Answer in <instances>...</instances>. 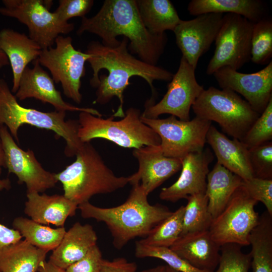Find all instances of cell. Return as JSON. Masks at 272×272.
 I'll use <instances>...</instances> for the list:
<instances>
[{"label":"cell","mask_w":272,"mask_h":272,"mask_svg":"<svg viewBox=\"0 0 272 272\" xmlns=\"http://www.w3.org/2000/svg\"><path fill=\"white\" fill-rule=\"evenodd\" d=\"M165 272H179V271L172 268L170 266L166 265V271H165Z\"/></svg>","instance_id":"47"},{"label":"cell","mask_w":272,"mask_h":272,"mask_svg":"<svg viewBox=\"0 0 272 272\" xmlns=\"http://www.w3.org/2000/svg\"><path fill=\"white\" fill-rule=\"evenodd\" d=\"M223 14L207 13L181 20L173 32L183 56L195 70L199 58L210 48L220 28Z\"/></svg>","instance_id":"16"},{"label":"cell","mask_w":272,"mask_h":272,"mask_svg":"<svg viewBox=\"0 0 272 272\" xmlns=\"http://www.w3.org/2000/svg\"><path fill=\"white\" fill-rule=\"evenodd\" d=\"M85 32L95 34L106 46H118V36L129 41L128 49L133 55L147 63L157 65L163 54L168 38L166 33L151 34L140 16L137 0H105L94 16L82 18L77 34Z\"/></svg>","instance_id":"2"},{"label":"cell","mask_w":272,"mask_h":272,"mask_svg":"<svg viewBox=\"0 0 272 272\" xmlns=\"http://www.w3.org/2000/svg\"><path fill=\"white\" fill-rule=\"evenodd\" d=\"M141 119L151 127L160 139V147L167 157L181 159L188 154L202 151L212 122L195 116L188 121L174 116L163 119Z\"/></svg>","instance_id":"9"},{"label":"cell","mask_w":272,"mask_h":272,"mask_svg":"<svg viewBox=\"0 0 272 272\" xmlns=\"http://www.w3.org/2000/svg\"><path fill=\"white\" fill-rule=\"evenodd\" d=\"M132 154L139 169L129 184L140 183L148 194L181 169V159L165 156L160 145L134 149Z\"/></svg>","instance_id":"19"},{"label":"cell","mask_w":272,"mask_h":272,"mask_svg":"<svg viewBox=\"0 0 272 272\" xmlns=\"http://www.w3.org/2000/svg\"><path fill=\"white\" fill-rule=\"evenodd\" d=\"M128 40L123 37L120 44L114 47L103 45L97 41L90 42L86 53L91 55L88 62L93 70L90 85L97 89L95 102L104 105L116 97L119 101L118 109L112 116L123 118V93L130 84L129 80L138 76L150 86L155 100V81H170L173 74L169 71L146 63L137 58L128 49Z\"/></svg>","instance_id":"1"},{"label":"cell","mask_w":272,"mask_h":272,"mask_svg":"<svg viewBox=\"0 0 272 272\" xmlns=\"http://www.w3.org/2000/svg\"><path fill=\"white\" fill-rule=\"evenodd\" d=\"M241 247L236 244L220 246L219 263L213 272H248L251 267V254L242 252Z\"/></svg>","instance_id":"35"},{"label":"cell","mask_w":272,"mask_h":272,"mask_svg":"<svg viewBox=\"0 0 272 272\" xmlns=\"http://www.w3.org/2000/svg\"><path fill=\"white\" fill-rule=\"evenodd\" d=\"M166 265H159L156 267L137 272H165Z\"/></svg>","instance_id":"45"},{"label":"cell","mask_w":272,"mask_h":272,"mask_svg":"<svg viewBox=\"0 0 272 272\" xmlns=\"http://www.w3.org/2000/svg\"><path fill=\"white\" fill-rule=\"evenodd\" d=\"M213 158L209 149L188 154L182 158L179 177L171 185L161 189L160 198L176 202L193 194L205 193L209 166Z\"/></svg>","instance_id":"18"},{"label":"cell","mask_w":272,"mask_h":272,"mask_svg":"<svg viewBox=\"0 0 272 272\" xmlns=\"http://www.w3.org/2000/svg\"><path fill=\"white\" fill-rule=\"evenodd\" d=\"M24 212L31 220L43 225L63 227L69 217L75 215L78 205L63 195L27 192Z\"/></svg>","instance_id":"22"},{"label":"cell","mask_w":272,"mask_h":272,"mask_svg":"<svg viewBox=\"0 0 272 272\" xmlns=\"http://www.w3.org/2000/svg\"><path fill=\"white\" fill-rule=\"evenodd\" d=\"M0 14L14 18L27 26L28 36L43 49L52 47L60 34H67L74 24L60 21L49 10L52 1L3 0Z\"/></svg>","instance_id":"8"},{"label":"cell","mask_w":272,"mask_h":272,"mask_svg":"<svg viewBox=\"0 0 272 272\" xmlns=\"http://www.w3.org/2000/svg\"><path fill=\"white\" fill-rule=\"evenodd\" d=\"M93 4V0H59L58 6L53 13L60 21L67 22L73 17H86Z\"/></svg>","instance_id":"39"},{"label":"cell","mask_w":272,"mask_h":272,"mask_svg":"<svg viewBox=\"0 0 272 272\" xmlns=\"http://www.w3.org/2000/svg\"><path fill=\"white\" fill-rule=\"evenodd\" d=\"M137 3L144 25L153 35L173 32L182 20L169 0H137Z\"/></svg>","instance_id":"28"},{"label":"cell","mask_w":272,"mask_h":272,"mask_svg":"<svg viewBox=\"0 0 272 272\" xmlns=\"http://www.w3.org/2000/svg\"><path fill=\"white\" fill-rule=\"evenodd\" d=\"M139 109L129 107L125 116L114 120L112 115L103 118L86 112H80L78 135L82 143L101 138L125 148L138 149L146 146L160 145L158 134L141 119Z\"/></svg>","instance_id":"6"},{"label":"cell","mask_w":272,"mask_h":272,"mask_svg":"<svg viewBox=\"0 0 272 272\" xmlns=\"http://www.w3.org/2000/svg\"><path fill=\"white\" fill-rule=\"evenodd\" d=\"M217 162L243 180L254 177L248 148L240 140H231L211 125L206 137Z\"/></svg>","instance_id":"21"},{"label":"cell","mask_w":272,"mask_h":272,"mask_svg":"<svg viewBox=\"0 0 272 272\" xmlns=\"http://www.w3.org/2000/svg\"><path fill=\"white\" fill-rule=\"evenodd\" d=\"M272 140V98L241 141L248 149Z\"/></svg>","instance_id":"36"},{"label":"cell","mask_w":272,"mask_h":272,"mask_svg":"<svg viewBox=\"0 0 272 272\" xmlns=\"http://www.w3.org/2000/svg\"><path fill=\"white\" fill-rule=\"evenodd\" d=\"M98 237L90 224L77 222L66 231L59 245L53 250L48 262L65 270L82 258L95 245Z\"/></svg>","instance_id":"24"},{"label":"cell","mask_w":272,"mask_h":272,"mask_svg":"<svg viewBox=\"0 0 272 272\" xmlns=\"http://www.w3.org/2000/svg\"><path fill=\"white\" fill-rule=\"evenodd\" d=\"M137 264L128 261L124 257H118L112 260L103 259L100 272H137Z\"/></svg>","instance_id":"42"},{"label":"cell","mask_w":272,"mask_h":272,"mask_svg":"<svg viewBox=\"0 0 272 272\" xmlns=\"http://www.w3.org/2000/svg\"><path fill=\"white\" fill-rule=\"evenodd\" d=\"M191 108L195 116L216 122L228 135L240 141L260 115L236 93L212 86L203 91Z\"/></svg>","instance_id":"7"},{"label":"cell","mask_w":272,"mask_h":272,"mask_svg":"<svg viewBox=\"0 0 272 272\" xmlns=\"http://www.w3.org/2000/svg\"><path fill=\"white\" fill-rule=\"evenodd\" d=\"M72 41L70 36L59 35L55 40V47L42 50L37 60L50 71L54 83L61 84L64 95L80 104L81 79L85 75V62L91 55L76 49Z\"/></svg>","instance_id":"10"},{"label":"cell","mask_w":272,"mask_h":272,"mask_svg":"<svg viewBox=\"0 0 272 272\" xmlns=\"http://www.w3.org/2000/svg\"><path fill=\"white\" fill-rule=\"evenodd\" d=\"M184 206L182 230L180 235L208 230L213 218L208 210V198L206 193L189 196Z\"/></svg>","instance_id":"32"},{"label":"cell","mask_w":272,"mask_h":272,"mask_svg":"<svg viewBox=\"0 0 272 272\" xmlns=\"http://www.w3.org/2000/svg\"><path fill=\"white\" fill-rule=\"evenodd\" d=\"M249 242L252 272H272V215L266 211L259 216Z\"/></svg>","instance_id":"29"},{"label":"cell","mask_w":272,"mask_h":272,"mask_svg":"<svg viewBox=\"0 0 272 272\" xmlns=\"http://www.w3.org/2000/svg\"><path fill=\"white\" fill-rule=\"evenodd\" d=\"M13 226L30 244L48 251L59 245L66 232L64 227L52 228L21 217L14 220Z\"/></svg>","instance_id":"30"},{"label":"cell","mask_w":272,"mask_h":272,"mask_svg":"<svg viewBox=\"0 0 272 272\" xmlns=\"http://www.w3.org/2000/svg\"><path fill=\"white\" fill-rule=\"evenodd\" d=\"M272 57V20L267 16L253 23L251 39V61L267 65Z\"/></svg>","instance_id":"33"},{"label":"cell","mask_w":272,"mask_h":272,"mask_svg":"<svg viewBox=\"0 0 272 272\" xmlns=\"http://www.w3.org/2000/svg\"><path fill=\"white\" fill-rule=\"evenodd\" d=\"M39 272H65V270L60 269L50 263L48 261H42L38 269Z\"/></svg>","instance_id":"43"},{"label":"cell","mask_w":272,"mask_h":272,"mask_svg":"<svg viewBox=\"0 0 272 272\" xmlns=\"http://www.w3.org/2000/svg\"><path fill=\"white\" fill-rule=\"evenodd\" d=\"M0 48L11 65L13 77L11 91L16 93L24 70L30 62L38 58L42 49L25 33L8 28L0 31Z\"/></svg>","instance_id":"23"},{"label":"cell","mask_w":272,"mask_h":272,"mask_svg":"<svg viewBox=\"0 0 272 272\" xmlns=\"http://www.w3.org/2000/svg\"><path fill=\"white\" fill-rule=\"evenodd\" d=\"M184 209V206L180 207L139 241L149 246L170 248L181 233Z\"/></svg>","instance_id":"31"},{"label":"cell","mask_w":272,"mask_h":272,"mask_svg":"<svg viewBox=\"0 0 272 272\" xmlns=\"http://www.w3.org/2000/svg\"><path fill=\"white\" fill-rule=\"evenodd\" d=\"M213 75L222 89L241 95L260 114L272 98V61L258 72L245 74L224 66Z\"/></svg>","instance_id":"15"},{"label":"cell","mask_w":272,"mask_h":272,"mask_svg":"<svg viewBox=\"0 0 272 272\" xmlns=\"http://www.w3.org/2000/svg\"><path fill=\"white\" fill-rule=\"evenodd\" d=\"M66 112H43L21 106L7 82L0 79V124L5 125L16 142L19 143L18 130L24 124L50 130L62 138L66 143L64 153L73 157L84 143L79 139L78 120H65Z\"/></svg>","instance_id":"5"},{"label":"cell","mask_w":272,"mask_h":272,"mask_svg":"<svg viewBox=\"0 0 272 272\" xmlns=\"http://www.w3.org/2000/svg\"><path fill=\"white\" fill-rule=\"evenodd\" d=\"M49 251L25 240L0 248V272H36Z\"/></svg>","instance_id":"27"},{"label":"cell","mask_w":272,"mask_h":272,"mask_svg":"<svg viewBox=\"0 0 272 272\" xmlns=\"http://www.w3.org/2000/svg\"><path fill=\"white\" fill-rule=\"evenodd\" d=\"M170 248L197 269L213 272L218 266L220 246L208 230L180 235Z\"/></svg>","instance_id":"20"},{"label":"cell","mask_w":272,"mask_h":272,"mask_svg":"<svg viewBox=\"0 0 272 272\" xmlns=\"http://www.w3.org/2000/svg\"><path fill=\"white\" fill-rule=\"evenodd\" d=\"M15 96L20 101L35 98L44 103L51 104L57 111L86 112L99 117L102 116L95 109L79 107L64 101L61 92L56 89L52 77L42 68L37 59L33 61L32 68L27 66L24 70Z\"/></svg>","instance_id":"17"},{"label":"cell","mask_w":272,"mask_h":272,"mask_svg":"<svg viewBox=\"0 0 272 272\" xmlns=\"http://www.w3.org/2000/svg\"><path fill=\"white\" fill-rule=\"evenodd\" d=\"M250 163L254 177L272 179V143L248 149Z\"/></svg>","instance_id":"37"},{"label":"cell","mask_w":272,"mask_h":272,"mask_svg":"<svg viewBox=\"0 0 272 272\" xmlns=\"http://www.w3.org/2000/svg\"><path fill=\"white\" fill-rule=\"evenodd\" d=\"M0 137L5 156V168L14 174L27 192H43L58 182L55 173L45 170L31 150L25 151L16 143L8 128L0 124Z\"/></svg>","instance_id":"14"},{"label":"cell","mask_w":272,"mask_h":272,"mask_svg":"<svg viewBox=\"0 0 272 272\" xmlns=\"http://www.w3.org/2000/svg\"><path fill=\"white\" fill-rule=\"evenodd\" d=\"M11 182L9 179L0 180V190L9 189ZM22 237L20 233L14 229L9 228L0 223V248L20 241Z\"/></svg>","instance_id":"41"},{"label":"cell","mask_w":272,"mask_h":272,"mask_svg":"<svg viewBox=\"0 0 272 272\" xmlns=\"http://www.w3.org/2000/svg\"><path fill=\"white\" fill-rule=\"evenodd\" d=\"M102 253L97 245L93 246L79 261L65 269V272H100L103 260Z\"/></svg>","instance_id":"40"},{"label":"cell","mask_w":272,"mask_h":272,"mask_svg":"<svg viewBox=\"0 0 272 272\" xmlns=\"http://www.w3.org/2000/svg\"><path fill=\"white\" fill-rule=\"evenodd\" d=\"M267 6L261 0H192L187 11L192 16L207 13L234 14L253 23L267 16Z\"/></svg>","instance_id":"25"},{"label":"cell","mask_w":272,"mask_h":272,"mask_svg":"<svg viewBox=\"0 0 272 272\" xmlns=\"http://www.w3.org/2000/svg\"><path fill=\"white\" fill-rule=\"evenodd\" d=\"M257 202L239 187L224 209L213 219L208 230L213 240L220 246L249 245V235L259 218L254 209Z\"/></svg>","instance_id":"12"},{"label":"cell","mask_w":272,"mask_h":272,"mask_svg":"<svg viewBox=\"0 0 272 272\" xmlns=\"http://www.w3.org/2000/svg\"><path fill=\"white\" fill-rule=\"evenodd\" d=\"M253 24L238 15H223L215 40V50L206 69L208 75L224 66L238 71L250 61Z\"/></svg>","instance_id":"11"},{"label":"cell","mask_w":272,"mask_h":272,"mask_svg":"<svg viewBox=\"0 0 272 272\" xmlns=\"http://www.w3.org/2000/svg\"><path fill=\"white\" fill-rule=\"evenodd\" d=\"M195 70L182 56L166 94L157 103L148 100L142 116L155 119L161 114H169L181 120H189L190 108L205 90L196 81Z\"/></svg>","instance_id":"13"},{"label":"cell","mask_w":272,"mask_h":272,"mask_svg":"<svg viewBox=\"0 0 272 272\" xmlns=\"http://www.w3.org/2000/svg\"><path fill=\"white\" fill-rule=\"evenodd\" d=\"M243 179L217 162L209 172L205 193L208 198V210L213 219L226 207Z\"/></svg>","instance_id":"26"},{"label":"cell","mask_w":272,"mask_h":272,"mask_svg":"<svg viewBox=\"0 0 272 272\" xmlns=\"http://www.w3.org/2000/svg\"><path fill=\"white\" fill-rule=\"evenodd\" d=\"M132 186L127 199L112 208H101L89 201L78 206L83 218L94 219L104 223L113 237V245L121 249L129 241L137 237H146L158 224L172 212L159 204L151 205L147 193L140 183Z\"/></svg>","instance_id":"3"},{"label":"cell","mask_w":272,"mask_h":272,"mask_svg":"<svg viewBox=\"0 0 272 272\" xmlns=\"http://www.w3.org/2000/svg\"><path fill=\"white\" fill-rule=\"evenodd\" d=\"M5 166L4 152L2 147L1 139L0 137V175L2 172V167ZM1 180V179H0Z\"/></svg>","instance_id":"46"},{"label":"cell","mask_w":272,"mask_h":272,"mask_svg":"<svg viewBox=\"0 0 272 272\" xmlns=\"http://www.w3.org/2000/svg\"><path fill=\"white\" fill-rule=\"evenodd\" d=\"M10 64L8 58L5 53L0 48V70Z\"/></svg>","instance_id":"44"},{"label":"cell","mask_w":272,"mask_h":272,"mask_svg":"<svg viewBox=\"0 0 272 272\" xmlns=\"http://www.w3.org/2000/svg\"><path fill=\"white\" fill-rule=\"evenodd\" d=\"M134 253L139 258L153 257L162 259L167 265L179 272H208L193 267L170 248L149 246L137 241Z\"/></svg>","instance_id":"34"},{"label":"cell","mask_w":272,"mask_h":272,"mask_svg":"<svg viewBox=\"0 0 272 272\" xmlns=\"http://www.w3.org/2000/svg\"><path fill=\"white\" fill-rule=\"evenodd\" d=\"M241 186L250 197L262 202L272 215V179L253 177L243 180Z\"/></svg>","instance_id":"38"},{"label":"cell","mask_w":272,"mask_h":272,"mask_svg":"<svg viewBox=\"0 0 272 272\" xmlns=\"http://www.w3.org/2000/svg\"><path fill=\"white\" fill-rule=\"evenodd\" d=\"M76 156V160L55 176L62 184L63 195L78 206L94 195L112 193L131 181V175L116 176L90 142L84 143Z\"/></svg>","instance_id":"4"}]
</instances>
